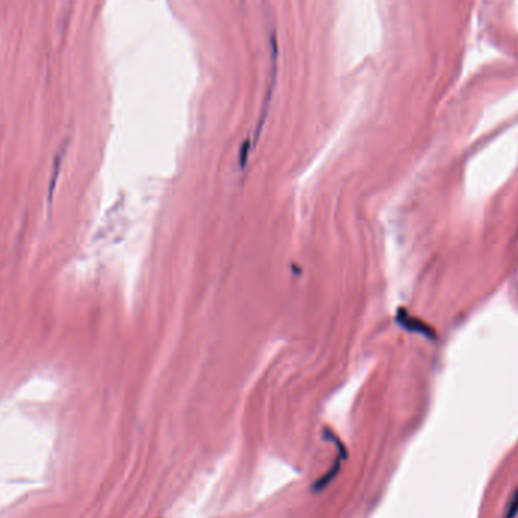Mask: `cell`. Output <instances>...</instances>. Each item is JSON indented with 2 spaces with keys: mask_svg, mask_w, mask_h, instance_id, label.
I'll return each mask as SVG.
<instances>
[{
  "mask_svg": "<svg viewBox=\"0 0 518 518\" xmlns=\"http://www.w3.org/2000/svg\"><path fill=\"white\" fill-rule=\"evenodd\" d=\"M62 158H64V149H62L55 158V164H54V173H52V181H50V186H49V205L52 203V200H54V191L56 188V179H58V174H59V170H61V165H62Z\"/></svg>",
  "mask_w": 518,
  "mask_h": 518,
  "instance_id": "6da1fadb",
  "label": "cell"
}]
</instances>
